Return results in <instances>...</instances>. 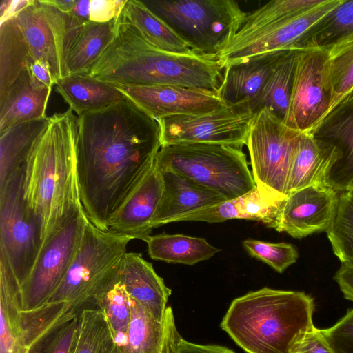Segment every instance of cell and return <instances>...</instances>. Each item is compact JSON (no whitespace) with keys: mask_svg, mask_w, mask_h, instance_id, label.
<instances>
[{"mask_svg":"<svg viewBox=\"0 0 353 353\" xmlns=\"http://www.w3.org/2000/svg\"><path fill=\"white\" fill-rule=\"evenodd\" d=\"M78 117L55 113L33 141L22 166L23 199L39 219L43 241L81 202L77 176Z\"/></svg>","mask_w":353,"mask_h":353,"instance_id":"7a4b0ae2","label":"cell"},{"mask_svg":"<svg viewBox=\"0 0 353 353\" xmlns=\"http://www.w3.org/2000/svg\"><path fill=\"white\" fill-rule=\"evenodd\" d=\"M163 193L161 172L155 161L112 216L109 230L146 242Z\"/></svg>","mask_w":353,"mask_h":353,"instance_id":"e0dca14e","label":"cell"},{"mask_svg":"<svg viewBox=\"0 0 353 353\" xmlns=\"http://www.w3.org/2000/svg\"><path fill=\"white\" fill-rule=\"evenodd\" d=\"M90 0L76 1L70 13L79 21L86 23L90 22Z\"/></svg>","mask_w":353,"mask_h":353,"instance_id":"c3c4849f","label":"cell"},{"mask_svg":"<svg viewBox=\"0 0 353 353\" xmlns=\"http://www.w3.org/2000/svg\"><path fill=\"white\" fill-rule=\"evenodd\" d=\"M341 0H323L303 12L250 32L239 34L218 57L223 69L251 57L274 51L296 49L305 32Z\"/></svg>","mask_w":353,"mask_h":353,"instance_id":"4fadbf2b","label":"cell"},{"mask_svg":"<svg viewBox=\"0 0 353 353\" xmlns=\"http://www.w3.org/2000/svg\"><path fill=\"white\" fill-rule=\"evenodd\" d=\"M255 114L248 103H241L205 114L161 118V145L204 143L242 148Z\"/></svg>","mask_w":353,"mask_h":353,"instance_id":"8fae6325","label":"cell"},{"mask_svg":"<svg viewBox=\"0 0 353 353\" xmlns=\"http://www.w3.org/2000/svg\"><path fill=\"white\" fill-rule=\"evenodd\" d=\"M350 190H352L353 191V185H352V188Z\"/></svg>","mask_w":353,"mask_h":353,"instance_id":"f5cc1de1","label":"cell"},{"mask_svg":"<svg viewBox=\"0 0 353 353\" xmlns=\"http://www.w3.org/2000/svg\"><path fill=\"white\" fill-rule=\"evenodd\" d=\"M121 14L148 43L156 48L177 54H198L143 1L127 0Z\"/></svg>","mask_w":353,"mask_h":353,"instance_id":"4316f807","label":"cell"},{"mask_svg":"<svg viewBox=\"0 0 353 353\" xmlns=\"http://www.w3.org/2000/svg\"><path fill=\"white\" fill-rule=\"evenodd\" d=\"M223 72L216 59L156 48L120 14L112 41L88 75L110 84L173 85L216 91Z\"/></svg>","mask_w":353,"mask_h":353,"instance_id":"277c9868","label":"cell"},{"mask_svg":"<svg viewBox=\"0 0 353 353\" xmlns=\"http://www.w3.org/2000/svg\"><path fill=\"white\" fill-rule=\"evenodd\" d=\"M77 339L71 353H100L112 339L105 314L97 307L84 308L79 316Z\"/></svg>","mask_w":353,"mask_h":353,"instance_id":"8d00e7d4","label":"cell"},{"mask_svg":"<svg viewBox=\"0 0 353 353\" xmlns=\"http://www.w3.org/2000/svg\"><path fill=\"white\" fill-rule=\"evenodd\" d=\"M299 49H291L276 63L252 106L256 113L265 108L284 122L290 101Z\"/></svg>","mask_w":353,"mask_h":353,"instance_id":"f546056e","label":"cell"},{"mask_svg":"<svg viewBox=\"0 0 353 353\" xmlns=\"http://www.w3.org/2000/svg\"><path fill=\"white\" fill-rule=\"evenodd\" d=\"M343 101H347L353 103V88L341 102Z\"/></svg>","mask_w":353,"mask_h":353,"instance_id":"816d5d0a","label":"cell"},{"mask_svg":"<svg viewBox=\"0 0 353 353\" xmlns=\"http://www.w3.org/2000/svg\"><path fill=\"white\" fill-rule=\"evenodd\" d=\"M130 307L127 342L121 353H162L165 334V321H157L132 299Z\"/></svg>","mask_w":353,"mask_h":353,"instance_id":"836d02e7","label":"cell"},{"mask_svg":"<svg viewBox=\"0 0 353 353\" xmlns=\"http://www.w3.org/2000/svg\"><path fill=\"white\" fill-rule=\"evenodd\" d=\"M327 51V77L332 92V110L353 88V33Z\"/></svg>","mask_w":353,"mask_h":353,"instance_id":"e575fe53","label":"cell"},{"mask_svg":"<svg viewBox=\"0 0 353 353\" xmlns=\"http://www.w3.org/2000/svg\"><path fill=\"white\" fill-rule=\"evenodd\" d=\"M116 21L88 22L68 41L64 50L68 76L88 75L113 39Z\"/></svg>","mask_w":353,"mask_h":353,"instance_id":"cb8c5ba5","label":"cell"},{"mask_svg":"<svg viewBox=\"0 0 353 353\" xmlns=\"http://www.w3.org/2000/svg\"><path fill=\"white\" fill-rule=\"evenodd\" d=\"M79 316L61 326L48 338L45 353L72 352L78 332Z\"/></svg>","mask_w":353,"mask_h":353,"instance_id":"b9f144b4","label":"cell"},{"mask_svg":"<svg viewBox=\"0 0 353 353\" xmlns=\"http://www.w3.org/2000/svg\"><path fill=\"white\" fill-rule=\"evenodd\" d=\"M48 118L21 123L0 132V186L22 169L27 153Z\"/></svg>","mask_w":353,"mask_h":353,"instance_id":"1f68e13d","label":"cell"},{"mask_svg":"<svg viewBox=\"0 0 353 353\" xmlns=\"http://www.w3.org/2000/svg\"><path fill=\"white\" fill-rule=\"evenodd\" d=\"M127 0H90V21L107 23L117 19Z\"/></svg>","mask_w":353,"mask_h":353,"instance_id":"ee69618b","label":"cell"},{"mask_svg":"<svg viewBox=\"0 0 353 353\" xmlns=\"http://www.w3.org/2000/svg\"><path fill=\"white\" fill-rule=\"evenodd\" d=\"M292 353H334L325 339L321 329L314 325L303 334Z\"/></svg>","mask_w":353,"mask_h":353,"instance_id":"7bdbcfd3","label":"cell"},{"mask_svg":"<svg viewBox=\"0 0 353 353\" xmlns=\"http://www.w3.org/2000/svg\"><path fill=\"white\" fill-rule=\"evenodd\" d=\"M165 334L162 353H235L230 349L217 345H199L181 337L176 327L171 307L166 308Z\"/></svg>","mask_w":353,"mask_h":353,"instance_id":"ab89813d","label":"cell"},{"mask_svg":"<svg viewBox=\"0 0 353 353\" xmlns=\"http://www.w3.org/2000/svg\"><path fill=\"white\" fill-rule=\"evenodd\" d=\"M155 163L215 191L227 200L256 185L241 148L221 143H189L163 146Z\"/></svg>","mask_w":353,"mask_h":353,"instance_id":"8992f818","label":"cell"},{"mask_svg":"<svg viewBox=\"0 0 353 353\" xmlns=\"http://www.w3.org/2000/svg\"><path fill=\"white\" fill-rule=\"evenodd\" d=\"M32 0H2L0 4V22L14 17Z\"/></svg>","mask_w":353,"mask_h":353,"instance_id":"7dc6e473","label":"cell"},{"mask_svg":"<svg viewBox=\"0 0 353 353\" xmlns=\"http://www.w3.org/2000/svg\"><path fill=\"white\" fill-rule=\"evenodd\" d=\"M300 132L286 126L268 109L254 115L246 145L256 187L283 200Z\"/></svg>","mask_w":353,"mask_h":353,"instance_id":"9c48e42d","label":"cell"},{"mask_svg":"<svg viewBox=\"0 0 353 353\" xmlns=\"http://www.w3.org/2000/svg\"><path fill=\"white\" fill-rule=\"evenodd\" d=\"M309 133L336 152L325 184L338 192L350 190L353 185V103L337 104Z\"/></svg>","mask_w":353,"mask_h":353,"instance_id":"2e32d148","label":"cell"},{"mask_svg":"<svg viewBox=\"0 0 353 353\" xmlns=\"http://www.w3.org/2000/svg\"><path fill=\"white\" fill-rule=\"evenodd\" d=\"M323 0H272L248 13L244 23L237 32H250L270 23L303 12Z\"/></svg>","mask_w":353,"mask_h":353,"instance_id":"74e56055","label":"cell"},{"mask_svg":"<svg viewBox=\"0 0 353 353\" xmlns=\"http://www.w3.org/2000/svg\"><path fill=\"white\" fill-rule=\"evenodd\" d=\"M22 169L0 186V252L21 285L32 270L43 241L39 219L23 194Z\"/></svg>","mask_w":353,"mask_h":353,"instance_id":"30bf717a","label":"cell"},{"mask_svg":"<svg viewBox=\"0 0 353 353\" xmlns=\"http://www.w3.org/2000/svg\"><path fill=\"white\" fill-rule=\"evenodd\" d=\"M327 59V50L299 49L289 108L283 122L288 128L309 132L330 111Z\"/></svg>","mask_w":353,"mask_h":353,"instance_id":"7c38bea8","label":"cell"},{"mask_svg":"<svg viewBox=\"0 0 353 353\" xmlns=\"http://www.w3.org/2000/svg\"><path fill=\"white\" fill-rule=\"evenodd\" d=\"M314 311L303 292L265 287L234 299L220 326L247 353H292L314 326Z\"/></svg>","mask_w":353,"mask_h":353,"instance_id":"5b68a950","label":"cell"},{"mask_svg":"<svg viewBox=\"0 0 353 353\" xmlns=\"http://www.w3.org/2000/svg\"><path fill=\"white\" fill-rule=\"evenodd\" d=\"M32 62L14 18L0 22V94Z\"/></svg>","mask_w":353,"mask_h":353,"instance_id":"d6a6232c","label":"cell"},{"mask_svg":"<svg viewBox=\"0 0 353 353\" xmlns=\"http://www.w3.org/2000/svg\"><path fill=\"white\" fill-rule=\"evenodd\" d=\"M282 201L256 187L241 196L182 216L175 222L214 223L237 219L261 221L270 228Z\"/></svg>","mask_w":353,"mask_h":353,"instance_id":"7402d4cb","label":"cell"},{"mask_svg":"<svg viewBox=\"0 0 353 353\" xmlns=\"http://www.w3.org/2000/svg\"><path fill=\"white\" fill-rule=\"evenodd\" d=\"M21 283L0 252V353H34L24 329Z\"/></svg>","mask_w":353,"mask_h":353,"instance_id":"44dd1931","label":"cell"},{"mask_svg":"<svg viewBox=\"0 0 353 353\" xmlns=\"http://www.w3.org/2000/svg\"><path fill=\"white\" fill-rule=\"evenodd\" d=\"M143 3L198 54L218 59L248 13L233 0H152Z\"/></svg>","mask_w":353,"mask_h":353,"instance_id":"52a82bcc","label":"cell"},{"mask_svg":"<svg viewBox=\"0 0 353 353\" xmlns=\"http://www.w3.org/2000/svg\"><path fill=\"white\" fill-rule=\"evenodd\" d=\"M352 33L353 0H341L305 32L296 49L328 50Z\"/></svg>","mask_w":353,"mask_h":353,"instance_id":"4dcf8cb0","label":"cell"},{"mask_svg":"<svg viewBox=\"0 0 353 353\" xmlns=\"http://www.w3.org/2000/svg\"><path fill=\"white\" fill-rule=\"evenodd\" d=\"M100 353H118V350L113 339L106 343Z\"/></svg>","mask_w":353,"mask_h":353,"instance_id":"f907efd6","label":"cell"},{"mask_svg":"<svg viewBox=\"0 0 353 353\" xmlns=\"http://www.w3.org/2000/svg\"><path fill=\"white\" fill-rule=\"evenodd\" d=\"M288 50L255 55L225 67L218 90L225 103H248L252 110L273 68Z\"/></svg>","mask_w":353,"mask_h":353,"instance_id":"ac0fdd59","label":"cell"},{"mask_svg":"<svg viewBox=\"0 0 353 353\" xmlns=\"http://www.w3.org/2000/svg\"><path fill=\"white\" fill-rule=\"evenodd\" d=\"M55 85L77 116L103 110L126 98L113 84L88 75H69L59 80Z\"/></svg>","mask_w":353,"mask_h":353,"instance_id":"d4e9b609","label":"cell"},{"mask_svg":"<svg viewBox=\"0 0 353 353\" xmlns=\"http://www.w3.org/2000/svg\"><path fill=\"white\" fill-rule=\"evenodd\" d=\"M86 220L81 203H77L43 241L32 270L21 285L22 312L41 306L63 281L79 248Z\"/></svg>","mask_w":353,"mask_h":353,"instance_id":"ba28073f","label":"cell"},{"mask_svg":"<svg viewBox=\"0 0 353 353\" xmlns=\"http://www.w3.org/2000/svg\"><path fill=\"white\" fill-rule=\"evenodd\" d=\"M339 192L316 183L290 192L280 203L270 226L296 239L327 232L336 214Z\"/></svg>","mask_w":353,"mask_h":353,"instance_id":"5bb4252c","label":"cell"},{"mask_svg":"<svg viewBox=\"0 0 353 353\" xmlns=\"http://www.w3.org/2000/svg\"><path fill=\"white\" fill-rule=\"evenodd\" d=\"M32 79L38 83L48 88L54 84V80L47 66L41 61H34L28 68Z\"/></svg>","mask_w":353,"mask_h":353,"instance_id":"bcb514c9","label":"cell"},{"mask_svg":"<svg viewBox=\"0 0 353 353\" xmlns=\"http://www.w3.org/2000/svg\"><path fill=\"white\" fill-rule=\"evenodd\" d=\"M345 299L353 301V264L341 263L334 276Z\"/></svg>","mask_w":353,"mask_h":353,"instance_id":"f6af8a7d","label":"cell"},{"mask_svg":"<svg viewBox=\"0 0 353 353\" xmlns=\"http://www.w3.org/2000/svg\"><path fill=\"white\" fill-rule=\"evenodd\" d=\"M341 263L353 264V191L339 192L334 221L326 232Z\"/></svg>","mask_w":353,"mask_h":353,"instance_id":"d590c367","label":"cell"},{"mask_svg":"<svg viewBox=\"0 0 353 353\" xmlns=\"http://www.w3.org/2000/svg\"><path fill=\"white\" fill-rule=\"evenodd\" d=\"M333 148L315 140L309 132L301 133L290 171L287 195L316 183H325V177L334 162Z\"/></svg>","mask_w":353,"mask_h":353,"instance_id":"484cf974","label":"cell"},{"mask_svg":"<svg viewBox=\"0 0 353 353\" xmlns=\"http://www.w3.org/2000/svg\"><path fill=\"white\" fill-rule=\"evenodd\" d=\"M146 243L152 259L189 265L208 260L221 250L204 238L179 234L151 235Z\"/></svg>","mask_w":353,"mask_h":353,"instance_id":"f1b7e54d","label":"cell"},{"mask_svg":"<svg viewBox=\"0 0 353 353\" xmlns=\"http://www.w3.org/2000/svg\"><path fill=\"white\" fill-rule=\"evenodd\" d=\"M119 263L97 292L94 305L105 314L118 353H121L127 342L131 299L121 281Z\"/></svg>","mask_w":353,"mask_h":353,"instance_id":"83f0119b","label":"cell"},{"mask_svg":"<svg viewBox=\"0 0 353 353\" xmlns=\"http://www.w3.org/2000/svg\"><path fill=\"white\" fill-rule=\"evenodd\" d=\"M51 90L34 81L25 70L0 94V132L21 123L46 118Z\"/></svg>","mask_w":353,"mask_h":353,"instance_id":"603a6c76","label":"cell"},{"mask_svg":"<svg viewBox=\"0 0 353 353\" xmlns=\"http://www.w3.org/2000/svg\"><path fill=\"white\" fill-rule=\"evenodd\" d=\"M159 169L163 179V193L153 221V228L227 200L219 193L176 172Z\"/></svg>","mask_w":353,"mask_h":353,"instance_id":"d6986e66","label":"cell"},{"mask_svg":"<svg viewBox=\"0 0 353 353\" xmlns=\"http://www.w3.org/2000/svg\"><path fill=\"white\" fill-rule=\"evenodd\" d=\"M132 239L100 230L87 218L79 248L63 281L41 306L22 312L28 343L34 352L84 308L94 306L97 292Z\"/></svg>","mask_w":353,"mask_h":353,"instance_id":"3957f363","label":"cell"},{"mask_svg":"<svg viewBox=\"0 0 353 353\" xmlns=\"http://www.w3.org/2000/svg\"><path fill=\"white\" fill-rule=\"evenodd\" d=\"M78 117L77 176L88 220L102 230L153 165L158 121L128 98Z\"/></svg>","mask_w":353,"mask_h":353,"instance_id":"6da1fadb","label":"cell"},{"mask_svg":"<svg viewBox=\"0 0 353 353\" xmlns=\"http://www.w3.org/2000/svg\"><path fill=\"white\" fill-rule=\"evenodd\" d=\"M119 273L130 297L163 322L171 290L156 273L152 264L140 253L126 252L119 263Z\"/></svg>","mask_w":353,"mask_h":353,"instance_id":"ffe728a7","label":"cell"},{"mask_svg":"<svg viewBox=\"0 0 353 353\" xmlns=\"http://www.w3.org/2000/svg\"><path fill=\"white\" fill-rule=\"evenodd\" d=\"M242 243L250 255L269 265L279 273H283L299 258L296 248L291 243L256 239H246Z\"/></svg>","mask_w":353,"mask_h":353,"instance_id":"f35d334b","label":"cell"},{"mask_svg":"<svg viewBox=\"0 0 353 353\" xmlns=\"http://www.w3.org/2000/svg\"><path fill=\"white\" fill-rule=\"evenodd\" d=\"M321 330L334 353H353V309L334 325Z\"/></svg>","mask_w":353,"mask_h":353,"instance_id":"60d3db41","label":"cell"},{"mask_svg":"<svg viewBox=\"0 0 353 353\" xmlns=\"http://www.w3.org/2000/svg\"><path fill=\"white\" fill-rule=\"evenodd\" d=\"M48 1L61 11L68 13L72 11L76 3L74 0H48Z\"/></svg>","mask_w":353,"mask_h":353,"instance_id":"681fc988","label":"cell"},{"mask_svg":"<svg viewBox=\"0 0 353 353\" xmlns=\"http://www.w3.org/2000/svg\"><path fill=\"white\" fill-rule=\"evenodd\" d=\"M113 85L157 120L170 116L205 114L228 106L218 90L173 85Z\"/></svg>","mask_w":353,"mask_h":353,"instance_id":"9a60e30c","label":"cell"}]
</instances>
